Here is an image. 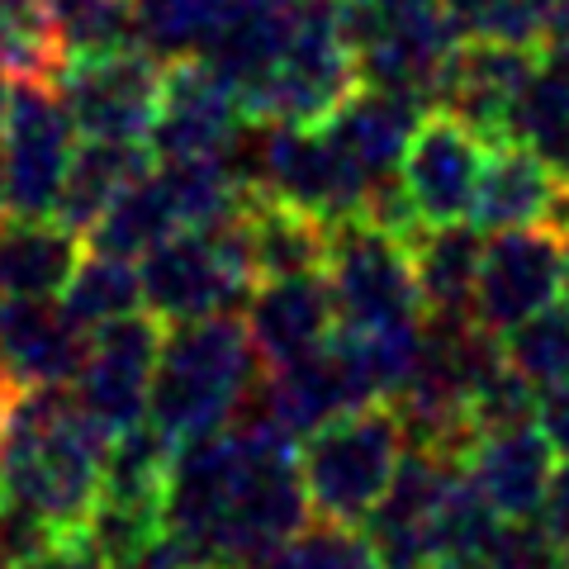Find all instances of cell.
Listing matches in <instances>:
<instances>
[{
    "label": "cell",
    "mask_w": 569,
    "mask_h": 569,
    "mask_svg": "<svg viewBox=\"0 0 569 569\" xmlns=\"http://www.w3.org/2000/svg\"><path fill=\"white\" fill-rule=\"evenodd\" d=\"M6 104H10V81H6V67H0V123H6Z\"/></svg>",
    "instance_id": "obj_41"
},
{
    "label": "cell",
    "mask_w": 569,
    "mask_h": 569,
    "mask_svg": "<svg viewBox=\"0 0 569 569\" xmlns=\"http://www.w3.org/2000/svg\"><path fill=\"white\" fill-rule=\"evenodd\" d=\"M323 276L342 332L427 323L413 252H408V233H399V228H385L376 219L332 223Z\"/></svg>",
    "instance_id": "obj_7"
},
{
    "label": "cell",
    "mask_w": 569,
    "mask_h": 569,
    "mask_svg": "<svg viewBox=\"0 0 569 569\" xmlns=\"http://www.w3.org/2000/svg\"><path fill=\"white\" fill-rule=\"evenodd\" d=\"M58 299L71 309V318L86 323L91 332L100 323H114V318H123V313H138V305H142L138 261L96 252V247H91V257H81V266L71 271L67 290Z\"/></svg>",
    "instance_id": "obj_29"
},
{
    "label": "cell",
    "mask_w": 569,
    "mask_h": 569,
    "mask_svg": "<svg viewBox=\"0 0 569 569\" xmlns=\"http://www.w3.org/2000/svg\"><path fill=\"white\" fill-rule=\"evenodd\" d=\"M489 148L493 138L479 133L470 119L447 104H427L399 162V190L413 223H470Z\"/></svg>",
    "instance_id": "obj_11"
},
{
    "label": "cell",
    "mask_w": 569,
    "mask_h": 569,
    "mask_svg": "<svg viewBox=\"0 0 569 569\" xmlns=\"http://www.w3.org/2000/svg\"><path fill=\"white\" fill-rule=\"evenodd\" d=\"M356 86L361 77H356L351 48L337 29L332 0H299L290 43L247 114L276 123H323Z\"/></svg>",
    "instance_id": "obj_8"
},
{
    "label": "cell",
    "mask_w": 569,
    "mask_h": 569,
    "mask_svg": "<svg viewBox=\"0 0 569 569\" xmlns=\"http://www.w3.org/2000/svg\"><path fill=\"white\" fill-rule=\"evenodd\" d=\"M62 39L48 0H0V67L14 77L58 81Z\"/></svg>",
    "instance_id": "obj_30"
},
{
    "label": "cell",
    "mask_w": 569,
    "mask_h": 569,
    "mask_svg": "<svg viewBox=\"0 0 569 569\" xmlns=\"http://www.w3.org/2000/svg\"><path fill=\"white\" fill-rule=\"evenodd\" d=\"M261 376V356L238 313L167 323L152 370L148 422L171 447L233 427L238 408Z\"/></svg>",
    "instance_id": "obj_3"
},
{
    "label": "cell",
    "mask_w": 569,
    "mask_h": 569,
    "mask_svg": "<svg viewBox=\"0 0 569 569\" xmlns=\"http://www.w3.org/2000/svg\"><path fill=\"white\" fill-rule=\"evenodd\" d=\"M181 213H176V200L162 181V171H157V157L152 167L138 176V181L119 194V200L104 209V219L91 228V247L96 252H110V257H148L157 242L181 233Z\"/></svg>",
    "instance_id": "obj_26"
},
{
    "label": "cell",
    "mask_w": 569,
    "mask_h": 569,
    "mask_svg": "<svg viewBox=\"0 0 569 569\" xmlns=\"http://www.w3.org/2000/svg\"><path fill=\"white\" fill-rule=\"evenodd\" d=\"M537 422L550 437V447H556L560 456H569V380L537 395Z\"/></svg>",
    "instance_id": "obj_36"
},
{
    "label": "cell",
    "mask_w": 569,
    "mask_h": 569,
    "mask_svg": "<svg viewBox=\"0 0 569 569\" xmlns=\"http://www.w3.org/2000/svg\"><path fill=\"white\" fill-rule=\"evenodd\" d=\"M20 569H110L100 560V550L81 537V531H58L52 541H43L33 556L20 560Z\"/></svg>",
    "instance_id": "obj_35"
},
{
    "label": "cell",
    "mask_w": 569,
    "mask_h": 569,
    "mask_svg": "<svg viewBox=\"0 0 569 569\" xmlns=\"http://www.w3.org/2000/svg\"><path fill=\"white\" fill-rule=\"evenodd\" d=\"M560 305L569 309V228H565V271H560Z\"/></svg>",
    "instance_id": "obj_39"
},
{
    "label": "cell",
    "mask_w": 569,
    "mask_h": 569,
    "mask_svg": "<svg viewBox=\"0 0 569 569\" xmlns=\"http://www.w3.org/2000/svg\"><path fill=\"white\" fill-rule=\"evenodd\" d=\"M58 20L62 58H110V52L138 48L133 29V0H48Z\"/></svg>",
    "instance_id": "obj_31"
},
{
    "label": "cell",
    "mask_w": 569,
    "mask_h": 569,
    "mask_svg": "<svg viewBox=\"0 0 569 569\" xmlns=\"http://www.w3.org/2000/svg\"><path fill=\"white\" fill-rule=\"evenodd\" d=\"M71 152H77V123L58 96V81L14 77L6 123H0V167H6L10 213H29V219L52 213Z\"/></svg>",
    "instance_id": "obj_10"
},
{
    "label": "cell",
    "mask_w": 569,
    "mask_h": 569,
    "mask_svg": "<svg viewBox=\"0 0 569 569\" xmlns=\"http://www.w3.org/2000/svg\"><path fill=\"white\" fill-rule=\"evenodd\" d=\"M152 167V148L148 142H119V138H86L77 142L52 204V219L67 223L71 233H91L104 219L123 190H129L142 171Z\"/></svg>",
    "instance_id": "obj_22"
},
{
    "label": "cell",
    "mask_w": 569,
    "mask_h": 569,
    "mask_svg": "<svg viewBox=\"0 0 569 569\" xmlns=\"http://www.w3.org/2000/svg\"><path fill=\"white\" fill-rule=\"evenodd\" d=\"M247 123V104L213 77L204 62H171L162 81L148 148L157 162H186V157H223L228 142Z\"/></svg>",
    "instance_id": "obj_15"
},
{
    "label": "cell",
    "mask_w": 569,
    "mask_h": 569,
    "mask_svg": "<svg viewBox=\"0 0 569 569\" xmlns=\"http://www.w3.org/2000/svg\"><path fill=\"white\" fill-rule=\"evenodd\" d=\"M257 569H380V556L361 527L318 518L280 541Z\"/></svg>",
    "instance_id": "obj_32"
},
{
    "label": "cell",
    "mask_w": 569,
    "mask_h": 569,
    "mask_svg": "<svg viewBox=\"0 0 569 569\" xmlns=\"http://www.w3.org/2000/svg\"><path fill=\"white\" fill-rule=\"evenodd\" d=\"M162 332H167L162 318L142 309L114 318V323H100L91 332L86 361L77 370V380H71V399H77L81 418L104 437V447L148 418Z\"/></svg>",
    "instance_id": "obj_9"
},
{
    "label": "cell",
    "mask_w": 569,
    "mask_h": 569,
    "mask_svg": "<svg viewBox=\"0 0 569 569\" xmlns=\"http://www.w3.org/2000/svg\"><path fill=\"white\" fill-rule=\"evenodd\" d=\"M550 43H556V48L565 52V58H569V14H565V24H560V33H556V39H550Z\"/></svg>",
    "instance_id": "obj_42"
},
{
    "label": "cell",
    "mask_w": 569,
    "mask_h": 569,
    "mask_svg": "<svg viewBox=\"0 0 569 569\" xmlns=\"http://www.w3.org/2000/svg\"><path fill=\"white\" fill-rule=\"evenodd\" d=\"M537 518L569 546V456H560L556 475H550V489H546V503H541Z\"/></svg>",
    "instance_id": "obj_37"
},
{
    "label": "cell",
    "mask_w": 569,
    "mask_h": 569,
    "mask_svg": "<svg viewBox=\"0 0 569 569\" xmlns=\"http://www.w3.org/2000/svg\"><path fill=\"white\" fill-rule=\"evenodd\" d=\"M0 569H20V560H14V556H10V550H6V546H0Z\"/></svg>",
    "instance_id": "obj_43"
},
{
    "label": "cell",
    "mask_w": 569,
    "mask_h": 569,
    "mask_svg": "<svg viewBox=\"0 0 569 569\" xmlns=\"http://www.w3.org/2000/svg\"><path fill=\"white\" fill-rule=\"evenodd\" d=\"M299 441L233 422L171 451L162 537L190 569H257L309 522Z\"/></svg>",
    "instance_id": "obj_1"
},
{
    "label": "cell",
    "mask_w": 569,
    "mask_h": 569,
    "mask_svg": "<svg viewBox=\"0 0 569 569\" xmlns=\"http://www.w3.org/2000/svg\"><path fill=\"white\" fill-rule=\"evenodd\" d=\"M162 81L167 62H157L148 48H123L110 58L62 62L58 96L81 138L148 142L157 104H162Z\"/></svg>",
    "instance_id": "obj_13"
},
{
    "label": "cell",
    "mask_w": 569,
    "mask_h": 569,
    "mask_svg": "<svg viewBox=\"0 0 569 569\" xmlns=\"http://www.w3.org/2000/svg\"><path fill=\"white\" fill-rule=\"evenodd\" d=\"M408 252L422 284L427 318H470L475 305V271L485 252V233L475 223H432L408 228Z\"/></svg>",
    "instance_id": "obj_23"
},
{
    "label": "cell",
    "mask_w": 569,
    "mask_h": 569,
    "mask_svg": "<svg viewBox=\"0 0 569 569\" xmlns=\"http://www.w3.org/2000/svg\"><path fill=\"white\" fill-rule=\"evenodd\" d=\"M242 223H247V247H252L257 280L323 271L332 223H323L318 213L271 200V194H252L242 209Z\"/></svg>",
    "instance_id": "obj_24"
},
{
    "label": "cell",
    "mask_w": 569,
    "mask_h": 569,
    "mask_svg": "<svg viewBox=\"0 0 569 569\" xmlns=\"http://www.w3.org/2000/svg\"><path fill=\"white\" fill-rule=\"evenodd\" d=\"M0 403H6V399H0Z\"/></svg>",
    "instance_id": "obj_44"
},
{
    "label": "cell",
    "mask_w": 569,
    "mask_h": 569,
    "mask_svg": "<svg viewBox=\"0 0 569 569\" xmlns=\"http://www.w3.org/2000/svg\"><path fill=\"white\" fill-rule=\"evenodd\" d=\"M86 347H91V328L77 323L58 295L0 299V399L71 385Z\"/></svg>",
    "instance_id": "obj_14"
},
{
    "label": "cell",
    "mask_w": 569,
    "mask_h": 569,
    "mask_svg": "<svg viewBox=\"0 0 569 569\" xmlns=\"http://www.w3.org/2000/svg\"><path fill=\"white\" fill-rule=\"evenodd\" d=\"M104 437L81 418L71 385L0 403V503L48 531H81L100 498Z\"/></svg>",
    "instance_id": "obj_2"
},
{
    "label": "cell",
    "mask_w": 569,
    "mask_h": 569,
    "mask_svg": "<svg viewBox=\"0 0 569 569\" xmlns=\"http://www.w3.org/2000/svg\"><path fill=\"white\" fill-rule=\"evenodd\" d=\"M460 39L546 48L560 33L569 0H441Z\"/></svg>",
    "instance_id": "obj_28"
},
{
    "label": "cell",
    "mask_w": 569,
    "mask_h": 569,
    "mask_svg": "<svg viewBox=\"0 0 569 569\" xmlns=\"http://www.w3.org/2000/svg\"><path fill=\"white\" fill-rule=\"evenodd\" d=\"M470 223L485 238L508 233V228H531V223L569 228V176L541 162L522 142L498 138L485 157V171H479Z\"/></svg>",
    "instance_id": "obj_17"
},
{
    "label": "cell",
    "mask_w": 569,
    "mask_h": 569,
    "mask_svg": "<svg viewBox=\"0 0 569 569\" xmlns=\"http://www.w3.org/2000/svg\"><path fill=\"white\" fill-rule=\"evenodd\" d=\"M560 271H565V228L531 223L489 233L475 271V305L470 318L485 332L503 337L541 309L560 305Z\"/></svg>",
    "instance_id": "obj_12"
},
{
    "label": "cell",
    "mask_w": 569,
    "mask_h": 569,
    "mask_svg": "<svg viewBox=\"0 0 569 569\" xmlns=\"http://www.w3.org/2000/svg\"><path fill=\"white\" fill-rule=\"evenodd\" d=\"M403 418L389 399L361 403L299 441V475L313 518L361 527L403 460Z\"/></svg>",
    "instance_id": "obj_4"
},
{
    "label": "cell",
    "mask_w": 569,
    "mask_h": 569,
    "mask_svg": "<svg viewBox=\"0 0 569 569\" xmlns=\"http://www.w3.org/2000/svg\"><path fill=\"white\" fill-rule=\"evenodd\" d=\"M6 213H10V190H6V167H0V223H6Z\"/></svg>",
    "instance_id": "obj_40"
},
{
    "label": "cell",
    "mask_w": 569,
    "mask_h": 569,
    "mask_svg": "<svg viewBox=\"0 0 569 569\" xmlns=\"http://www.w3.org/2000/svg\"><path fill=\"white\" fill-rule=\"evenodd\" d=\"M503 356L537 395L565 385L569 380V309L550 305L537 318L503 332Z\"/></svg>",
    "instance_id": "obj_33"
},
{
    "label": "cell",
    "mask_w": 569,
    "mask_h": 569,
    "mask_svg": "<svg viewBox=\"0 0 569 569\" xmlns=\"http://www.w3.org/2000/svg\"><path fill=\"white\" fill-rule=\"evenodd\" d=\"M537 62H541V48L460 39L447 71H441V81H437L432 104H447V110L470 119L479 133L498 142V138H508L512 104H518Z\"/></svg>",
    "instance_id": "obj_19"
},
{
    "label": "cell",
    "mask_w": 569,
    "mask_h": 569,
    "mask_svg": "<svg viewBox=\"0 0 569 569\" xmlns=\"http://www.w3.org/2000/svg\"><path fill=\"white\" fill-rule=\"evenodd\" d=\"M508 138L531 148L560 176H569V58L556 43L541 48L537 71L512 104Z\"/></svg>",
    "instance_id": "obj_25"
},
{
    "label": "cell",
    "mask_w": 569,
    "mask_h": 569,
    "mask_svg": "<svg viewBox=\"0 0 569 569\" xmlns=\"http://www.w3.org/2000/svg\"><path fill=\"white\" fill-rule=\"evenodd\" d=\"M81 257V233H71L52 213H43V219L14 213L0 223V299L62 295Z\"/></svg>",
    "instance_id": "obj_21"
},
{
    "label": "cell",
    "mask_w": 569,
    "mask_h": 569,
    "mask_svg": "<svg viewBox=\"0 0 569 569\" xmlns=\"http://www.w3.org/2000/svg\"><path fill=\"white\" fill-rule=\"evenodd\" d=\"M247 209V204H242ZM242 209L219 223L181 228L138 257L142 305L162 323H190L209 313H238L257 290V266L247 247Z\"/></svg>",
    "instance_id": "obj_5"
},
{
    "label": "cell",
    "mask_w": 569,
    "mask_h": 569,
    "mask_svg": "<svg viewBox=\"0 0 569 569\" xmlns=\"http://www.w3.org/2000/svg\"><path fill=\"white\" fill-rule=\"evenodd\" d=\"M299 0H238L228 24L213 33V43L194 62H204L247 110L261 96L266 77L276 71L284 43H290Z\"/></svg>",
    "instance_id": "obj_20"
},
{
    "label": "cell",
    "mask_w": 569,
    "mask_h": 569,
    "mask_svg": "<svg viewBox=\"0 0 569 569\" xmlns=\"http://www.w3.org/2000/svg\"><path fill=\"white\" fill-rule=\"evenodd\" d=\"M427 569H489L485 556H466V550H451V556H437Z\"/></svg>",
    "instance_id": "obj_38"
},
{
    "label": "cell",
    "mask_w": 569,
    "mask_h": 569,
    "mask_svg": "<svg viewBox=\"0 0 569 569\" xmlns=\"http://www.w3.org/2000/svg\"><path fill=\"white\" fill-rule=\"evenodd\" d=\"M238 0H133L138 48L157 62H190L213 43Z\"/></svg>",
    "instance_id": "obj_27"
},
{
    "label": "cell",
    "mask_w": 569,
    "mask_h": 569,
    "mask_svg": "<svg viewBox=\"0 0 569 569\" xmlns=\"http://www.w3.org/2000/svg\"><path fill=\"white\" fill-rule=\"evenodd\" d=\"M560 451L550 447L541 422H512L479 432L466 447V475L493 518H537L550 489Z\"/></svg>",
    "instance_id": "obj_18"
},
{
    "label": "cell",
    "mask_w": 569,
    "mask_h": 569,
    "mask_svg": "<svg viewBox=\"0 0 569 569\" xmlns=\"http://www.w3.org/2000/svg\"><path fill=\"white\" fill-rule=\"evenodd\" d=\"M247 337L261 356V366H290L323 351L337 337V309L323 271L271 276L257 280L252 299L242 305Z\"/></svg>",
    "instance_id": "obj_16"
},
{
    "label": "cell",
    "mask_w": 569,
    "mask_h": 569,
    "mask_svg": "<svg viewBox=\"0 0 569 569\" xmlns=\"http://www.w3.org/2000/svg\"><path fill=\"white\" fill-rule=\"evenodd\" d=\"M479 556L489 569H569V546L541 518H498Z\"/></svg>",
    "instance_id": "obj_34"
},
{
    "label": "cell",
    "mask_w": 569,
    "mask_h": 569,
    "mask_svg": "<svg viewBox=\"0 0 569 569\" xmlns=\"http://www.w3.org/2000/svg\"><path fill=\"white\" fill-rule=\"evenodd\" d=\"M361 86L418 96L432 104L460 33L441 0H332Z\"/></svg>",
    "instance_id": "obj_6"
}]
</instances>
